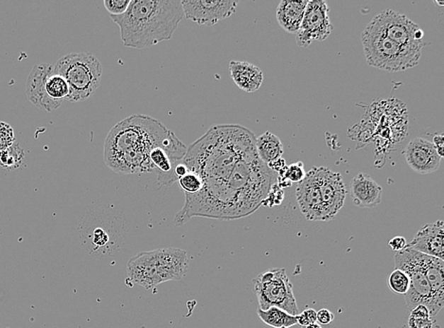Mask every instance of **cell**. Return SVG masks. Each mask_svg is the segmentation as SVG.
Here are the masks:
<instances>
[{
	"mask_svg": "<svg viewBox=\"0 0 444 328\" xmlns=\"http://www.w3.org/2000/svg\"><path fill=\"white\" fill-rule=\"evenodd\" d=\"M443 227L441 220L421 227L406 248L443 260Z\"/></svg>",
	"mask_w": 444,
	"mask_h": 328,
	"instance_id": "obj_16",
	"label": "cell"
},
{
	"mask_svg": "<svg viewBox=\"0 0 444 328\" xmlns=\"http://www.w3.org/2000/svg\"><path fill=\"white\" fill-rule=\"evenodd\" d=\"M189 262L187 252L181 248L142 252L129 260L128 277L132 282L151 290L161 283L184 279Z\"/></svg>",
	"mask_w": 444,
	"mask_h": 328,
	"instance_id": "obj_5",
	"label": "cell"
},
{
	"mask_svg": "<svg viewBox=\"0 0 444 328\" xmlns=\"http://www.w3.org/2000/svg\"><path fill=\"white\" fill-rule=\"evenodd\" d=\"M229 70L235 85L247 93L257 91L263 83V71L254 64L247 62L232 61Z\"/></svg>",
	"mask_w": 444,
	"mask_h": 328,
	"instance_id": "obj_18",
	"label": "cell"
},
{
	"mask_svg": "<svg viewBox=\"0 0 444 328\" xmlns=\"http://www.w3.org/2000/svg\"><path fill=\"white\" fill-rule=\"evenodd\" d=\"M433 145L435 146L436 150L440 158H443V147H444V136L443 133L435 134L433 139Z\"/></svg>",
	"mask_w": 444,
	"mask_h": 328,
	"instance_id": "obj_35",
	"label": "cell"
},
{
	"mask_svg": "<svg viewBox=\"0 0 444 328\" xmlns=\"http://www.w3.org/2000/svg\"><path fill=\"white\" fill-rule=\"evenodd\" d=\"M256 148L258 157L264 164L282 158L283 153V146L279 137L275 136L271 131H266L258 139H256Z\"/></svg>",
	"mask_w": 444,
	"mask_h": 328,
	"instance_id": "obj_21",
	"label": "cell"
},
{
	"mask_svg": "<svg viewBox=\"0 0 444 328\" xmlns=\"http://www.w3.org/2000/svg\"><path fill=\"white\" fill-rule=\"evenodd\" d=\"M187 147L177 139L173 131L169 134L162 144L156 146L150 153V162L153 172L157 175L159 186H171L177 181L176 168L183 162Z\"/></svg>",
	"mask_w": 444,
	"mask_h": 328,
	"instance_id": "obj_11",
	"label": "cell"
},
{
	"mask_svg": "<svg viewBox=\"0 0 444 328\" xmlns=\"http://www.w3.org/2000/svg\"><path fill=\"white\" fill-rule=\"evenodd\" d=\"M423 254L406 248L395 254V269L404 271L410 280L409 293L404 294L406 304L409 310L419 305H426L432 316H437L438 311L436 308L434 300L430 288L428 280L424 271Z\"/></svg>",
	"mask_w": 444,
	"mask_h": 328,
	"instance_id": "obj_9",
	"label": "cell"
},
{
	"mask_svg": "<svg viewBox=\"0 0 444 328\" xmlns=\"http://www.w3.org/2000/svg\"><path fill=\"white\" fill-rule=\"evenodd\" d=\"M389 287L393 293L404 295L409 293L410 288L409 276L404 271L395 269L389 277Z\"/></svg>",
	"mask_w": 444,
	"mask_h": 328,
	"instance_id": "obj_26",
	"label": "cell"
},
{
	"mask_svg": "<svg viewBox=\"0 0 444 328\" xmlns=\"http://www.w3.org/2000/svg\"><path fill=\"white\" fill-rule=\"evenodd\" d=\"M183 163L204 184L195 194H185L176 226L195 217H247L263 206L275 184V172L258 156L255 134L240 125L213 126L187 148Z\"/></svg>",
	"mask_w": 444,
	"mask_h": 328,
	"instance_id": "obj_1",
	"label": "cell"
},
{
	"mask_svg": "<svg viewBox=\"0 0 444 328\" xmlns=\"http://www.w3.org/2000/svg\"><path fill=\"white\" fill-rule=\"evenodd\" d=\"M126 47L147 49L171 40L184 18L181 0H131L127 11L111 16Z\"/></svg>",
	"mask_w": 444,
	"mask_h": 328,
	"instance_id": "obj_3",
	"label": "cell"
},
{
	"mask_svg": "<svg viewBox=\"0 0 444 328\" xmlns=\"http://www.w3.org/2000/svg\"><path fill=\"white\" fill-rule=\"evenodd\" d=\"M238 1L233 0H190L181 1L184 16L204 26H213L236 12Z\"/></svg>",
	"mask_w": 444,
	"mask_h": 328,
	"instance_id": "obj_13",
	"label": "cell"
},
{
	"mask_svg": "<svg viewBox=\"0 0 444 328\" xmlns=\"http://www.w3.org/2000/svg\"><path fill=\"white\" fill-rule=\"evenodd\" d=\"M170 130L159 120L133 115L115 125L105 142L103 158L114 172L140 175L153 172L150 153L162 144Z\"/></svg>",
	"mask_w": 444,
	"mask_h": 328,
	"instance_id": "obj_2",
	"label": "cell"
},
{
	"mask_svg": "<svg viewBox=\"0 0 444 328\" xmlns=\"http://www.w3.org/2000/svg\"><path fill=\"white\" fill-rule=\"evenodd\" d=\"M421 259H423L424 271H426L430 288H431L433 300H434L436 308L440 312L444 305V262L443 259L423 254Z\"/></svg>",
	"mask_w": 444,
	"mask_h": 328,
	"instance_id": "obj_20",
	"label": "cell"
},
{
	"mask_svg": "<svg viewBox=\"0 0 444 328\" xmlns=\"http://www.w3.org/2000/svg\"><path fill=\"white\" fill-rule=\"evenodd\" d=\"M283 200V189H280L278 184L272 186L271 192L268 193V198L263 201V206H279Z\"/></svg>",
	"mask_w": 444,
	"mask_h": 328,
	"instance_id": "obj_31",
	"label": "cell"
},
{
	"mask_svg": "<svg viewBox=\"0 0 444 328\" xmlns=\"http://www.w3.org/2000/svg\"><path fill=\"white\" fill-rule=\"evenodd\" d=\"M253 284L260 310L279 308L291 315H299L293 285L285 269L275 268L263 271L253 280Z\"/></svg>",
	"mask_w": 444,
	"mask_h": 328,
	"instance_id": "obj_8",
	"label": "cell"
},
{
	"mask_svg": "<svg viewBox=\"0 0 444 328\" xmlns=\"http://www.w3.org/2000/svg\"><path fill=\"white\" fill-rule=\"evenodd\" d=\"M351 194L354 206L372 209L382 201V187L370 176L359 173L351 182Z\"/></svg>",
	"mask_w": 444,
	"mask_h": 328,
	"instance_id": "obj_17",
	"label": "cell"
},
{
	"mask_svg": "<svg viewBox=\"0 0 444 328\" xmlns=\"http://www.w3.org/2000/svg\"><path fill=\"white\" fill-rule=\"evenodd\" d=\"M370 24L401 46L419 50L426 47L423 30L406 16L394 11H383L375 16Z\"/></svg>",
	"mask_w": 444,
	"mask_h": 328,
	"instance_id": "obj_10",
	"label": "cell"
},
{
	"mask_svg": "<svg viewBox=\"0 0 444 328\" xmlns=\"http://www.w3.org/2000/svg\"><path fill=\"white\" fill-rule=\"evenodd\" d=\"M131 0H105L106 9L111 16H119L123 15L127 11Z\"/></svg>",
	"mask_w": 444,
	"mask_h": 328,
	"instance_id": "obj_30",
	"label": "cell"
},
{
	"mask_svg": "<svg viewBox=\"0 0 444 328\" xmlns=\"http://www.w3.org/2000/svg\"><path fill=\"white\" fill-rule=\"evenodd\" d=\"M296 196L308 221H329L344 206L347 190L340 173L325 167H314L297 184Z\"/></svg>",
	"mask_w": 444,
	"mask_h": 328,
	"instance_id": "obj_4",
	"label": "cell"
},
{
	"mask_svg": "<svg viewBox=\"0 0 444 328\" xmlns=\"http://www.w3.org/2000/svg\"><path fill=\"white\" fill-rule=\"evenodd\" d=\"M297 324L300 327H305L309 324H316L317 311L313 308H306L302 313L297 316Z\"/></svg>",
	"mask_w": 444,
	"mask_h": 328,
	"instance_id": "obj_32",
	"label": "cell"
},
{
	"mask_svg": "<svg viewBox=\"0 0 444 328\" xmlns=\"http://www.w3.org/2000/svg\"><path fill=\"white\" fill-rule=\"evenodd\" d=\"M406 245L407 241L404 237L393 238L389 242V247L392 248V250L395 251L396 253L406 249Z\"/></svg>",
	"mask_w": 444,
	"mask_h": 328,
	"instance_id": "obj_34",
	"label": "cell"
},
{
	"mask_svg": "<svg viewBox=\"0 0 444 328\" xmlns=\"http://www.w3.org/2000/svg\"><path fill=\"white\" fill-rule=\"evenodd\" d=\"M24 159L23 148L18 143H13L6 150L0 153V166L7 170H18L23 164Z\"/></svg>",
	"mask_w": 444,
	"mask_h": 328,
	"instance_id": "obj_25",
	"label": "cell"
},
{
	"mask_svg": "<svg viewBox=\"0 0 444 328\" xmlns=\"http://www.w3.org/2000/svg\"><path fill=\"white\" fill-rule=\"evenodd\" d=\"M436 4L438 5V6L443 7L444 2L443 1H434Z\"/></svg>",
	"mask_w": 444,
	"mask_h": 328,
	"instance_id": "obj_39",
	"label": "cell"
},
{
	"mask_svg": "<svg viewBox=\"0 0 444 328\" xmlns=\"http://www.w3.org/2000/svg\"><path fill=\"white\" fill-rule=\"evenodd\" d=\"M177 182L181 184V187L185 194H195V193L200 192L204 184L200 176L195 172H190V170L187 175H185L183 177L179 178Z\"/></svg>",
	"mask_w": 444,
	"mask_h": 328,
	"instance_id": "obj_27",
	"label": "cell"
},
{
	"mask_svg": "<svg viewBox=\"0 0 444 328\" xmlns=\"http://www.w3.org/2000/svg\"><path fill=\"white\" fill-rule=\"evenodd\" d=\"M280 178L288 181L289 183H300L305 178L306 172L302 162H297L290 166H286L282 172L279 173Z\"/></svg>",
	"mask_w": 444,
	"mask_h": 328,
	"instance_id": "obj_28",
	"label": "cell"
},
{
	"mask_svg": "<svg viewBox=\"0 0 444 328\" xmlns=\"http://www.w3.org/2000/svg\"><path fill=\"white\" fill-rule=\"evenodd\" d=\"M307 0H283L277 9V20L285 32L297 33L302 26Z\"/></svg>",
	"mask_w": 444,
	"mask_h": 328,
	"instance_id": "obj_19",
	"label": "cell"
},
{
	"mask_svg": "<svg viewBox=\"0 0 444 328\" xmlns=\"http://www.w3.org/2000/svg\"><path fill=\"white\" fill-rule=\"evenodd\" d=\"M55 71L67 81L69 95L67 100L81 102L86 100L99 88L103 66L91 53H70L59 59Z\"/></svg>",
	"mask_w": 444,
	"mask_h": 328,
	"instance_id": "obj_7",
	"label": "cell"
},
{
	"mask_svg": "<svg viewBox=\"0 0 444 328\" xmlns=\"http://www.w3.org/2000/svg\"><path fill=\"white\" fill-rule=\"evenodd\" d=\"M45 88L47 96L55 102H63L69 95V86L67 81L55 71V66L52 71L47 75Z\"/></svg>",
	"mask_w": 444,
	"mask_h": 328,
	"instance_id": "obj_23",
	"label": "cell"
},
{
	"mask_svg": "<svg viewBox=\"0 0 444 328\" xmlns=\"http://www.w3.org/2000/svg\"><path fill=\"white\" fill-rule=\"evenodd\" d=\"M406 328H440L436 317L430 314L428 308L419 305L410 310Z\"/></svg>",
	"mask_w": 444,
	"mask_h": 328,
	"instance_id": "obj_24",
	"label": "cell"
},
{
	"mask_svg": "<svg viewBox=\"0 0 444 328\" xmlns=\"http://www.w3.org/2000/svg\"><path fill=\"white\" fill-rule=\"evenodd\" d=\"M368 64L387 72L404 71L417 66L421 50L404 47L390 40L370 23L361 36Z\"/></svg>",
	"mask_w": 444,
	"mask_h": 328,
	"instance_id": "obj_6",
	"label": "cell"
},
{
	"mask_svg": "<svg viewBox=\"0 0 444 328\" xmlns=\"http://www.w3.org/2000/svg\"><path fill=\"white\" fill-rule=\"evenodd\" d=\"M403 153L409 166L420 175L437 172L443 159L433 143L423 137L413 139L404 148Z\"/></svg>",
	"mask_w": 444,
	"mask_h": 328,
	"instance_id": "obj_14",
	"label": "cell"
},
{
	"mask_svg": "<svg viewBox=\"0 0 444 328\" xmlns=\"http://www.w3.org/2000/svg\"><path fill=\"white\" fill-rule=\"evenodd\" d=\"M302 328H322V327H321V325H319V324H317V322H316V324H309L307 325V327H302Z\"/></svg>",
	"mask_w": 444,
	"mask_h": 328,
	"instance_id": "obj_38",
	"label": "cell"
},
{
	"mask_svg": "<svg viewBox=\"0 0 444 328\" xmlns=\"http://www.w3.org/2000/svg\"><path fill=\"white\" fill-rule=\"evenodd\" d=\"M268 167L272 170V172L280 173L285 169L286 163L285 161V159L280 158L278 160H275V161L273 162L269 163Z\"/></svg>",
	"mask_w": 444,
	"mask_h": 328,
	"instance_id": "obj_36",
	"label": "cell"
},
{
	"mask_svg": "<svg viewBox=\"0 0 444 328\" xmlns=\"http://www.w3.org/2000/svg\"><path fill=\"white\" fill-rule=\"evenodd\" d=\"M334 315L330 310L322 308L317 312V322L319 325H328L333 322Z\"/></svg>",
	"mask_w": 444,
	"mask_h": 328,
	"instance_id": "obj_33",
	"label": "cell"
},
{
	"mask_svg": "<svg viewBox=\"0 0 444 328\" xmlns=\"http://www.w3.org/2000/svg\"><path fill=\"white\" fill-rule=\"evenodd\" d=\"M258 316L268 327L273 328H289L297 324V316L291 315L279 308H271L266 310L258 308Z\"/></svg>",
	"mask_w": 444,
	"mask_h": 328,
	"instance_id": "obj_22",
	"label": "cell"
},
{
	"mask_svg": "<svg viewBox=\"0 0 444 328\" xmlns=\"http://www.w3.org/2000/svg\"><path fill=\"white\" fill-rule=\"evenodd\" d=\"M15 141V131L12 126L6 122H0V153L12 146Z\"/></svg>",
	"mask_w": 444,
	"mask_h": 328,
	"instance_id": "obj_29",
	"label": "cell"
},
{
	"mask_svg": "<svg viewBox=\"0 0 444 328\" xmlns=\"http://www.w3.org/2000/svg\"><path fill=\"white\" fill-rule=\"evenodd\" d=\"M188 172H189V170H188L186 165H185L183 162L181 163V164L179 165H177L176 170H174L177 181H178L179 178L183 177V176L185 175H187Z\"/></svg>",
	"mask_w": 444,
	"mask_h": 328,
	"instance_id": "obj_37",
	"label": "cell"
},
{
	"mask_svg": "<svg viewBox=\"0 0 444 328\" xmlns=\"http://www.w3.org/2000/svg\"><path fill=\"white\" fill-rule=\"evenodd\" d=\"M334 26L329 16V7L323 0H310L296 41L300 47H308L314 41H324L333 33Z\"/></svg>",
	"mask_w": 444,
	"mask_h": 328,
	"instance_id": "obj_12",
	"label": "cell"
},
{
	"mask_svg": "<svg viewBox=\"0 0 444 328\" xmlns=\"http://www.w3.org/2000/svg\"><path fill=\"white\" fill-rule=\"evenodd\" d=\"M53 66L47 64H39L33 66L28 77L26 93L30 102L36 107L50 113L60 107L62 102H55L47 96L45 83L47 75L52 71Z\"/></svg>",
	"mask_w": 444,
	"mask_h": 328,
	"instance_id": "obj_15",
	"label": "cell"
}]
</instances>
